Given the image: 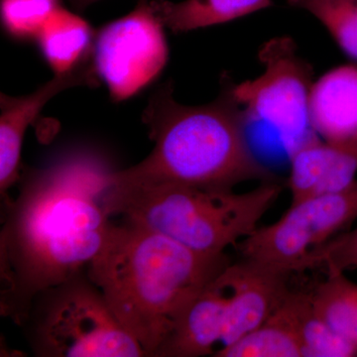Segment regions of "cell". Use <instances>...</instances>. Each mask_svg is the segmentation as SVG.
<instances>
[{
	"mask_svg": "<svg viewBox=\"0 0 357 357\" xmlns=\"http://www.w3.org/2000/svg\"><path fill=\"white\" fill-rule=\"evenodd\" d=\"M263 72L234 84V96L248 119L263 121L291 142V149L316 135L310 119L311 65L301 57L290 37H276L258 53ZM290 149V150H291Z\"/></svg>",
	"mask_w": 357,
	"mask_h": 357,
	"instance_id": "obj_6",
	"label": "cell"
},
{
	"mask_svg": "<svg viewBox=\"0 0 357 357\" xmlns=\"http://www.w3.org/2000/svg\"><path fill=\"white\" fill-rule=\"evenodd\" d=\"M164 28L151 0H139L128 15L96 34L93 65L112 100H128L159 76L169 55Z\"/></svg>",
	"mask_w": 357,
	"mask_h": 357,
	"instance_id": "obj_8",
	"label": "cell"
},
{
	"mask_svg": "<svg viewBox=\"0 0 357 357\" xmlns=\"http://www.w3.org/2000/svg\"><path fill=\"white\" fill-rule=\"evenodd\" d=\"M234 86L225 76L220 96L203 105L178 102L171 81L160 86L142 114L153 149L136 165L114 171L109 184H177L229 191L249 181L278 183L251 148L248 117L234 98Z\"/></svg>",
	"mask_w": 357,
	"mask_h": 357,
	"instance_id": "obj_2",
	"label": "cell"
},
{
	"mask_svg": "<svg viewBox=\"0 0 357 357\" xmlns=\"http://www.w3.org/2000/svg\"><path fill=\"white\" fill-rule=\"evenodd\" d=\"M356 178L357 137L330 142L312 135L290 150L292 204L338 191Z\"/></svg>",
	"mask_w": 357,
	"mask_h": 357,
	"instance_id": "obj_11",
	"label": "cell"
},
{
	"mask_svg": "<svg viewBox=\"0 0 357 357\" xmlns=\"http://www.w3.org/2000/svg\"><path fill=\"white\" fill-rule=\"evenodd\" d=\"M217 357H304L291 291L266 321L234 344L220 347Z\"/></svg>",
	"mask_w": 357,
	"mask_h": 357,
	"instance_id": "obj_16",
	"label": "cell"
},
{
	"mask_svg": "<svg viewBox=\"0 0 357 357\" xmlns=\"http://www.w3.org/2000/svg\"><path fill=\"white\" fill-rule=\"evenodd\" d=\"M290 274L246 258L225 267L218 275L229 296L220 347L234 344L269 319L290 292L287 283Z\"/></svg>",
	"mask_w": 357,
	"mask_h": 357,
	"instance_id": "obj_9",
	"label": "cell"
},
{
	"mask_svg": "<svg viewBox=\"0 0 357 357\" xmlns=\"http://www.w3.org/2000/svg\"><path fill=\"white\" fill-rule=\"evenodd\" d=\"M328 274L310 294L314 311L335 332L357 344V284L342 272Z\"/></svg>",
	"mask_w": 357,
	"mask_h": 357,
	"instance_id": "obj_17",
	"label": "cell"
},
{
	"mask_svg": "<svg viewBox=\"0 0 357 357\" xmlns=\"http://www.w3.org/2000/svg\"><path fill=\"white\" fill-rule=\"evenodd\" d=\"M229 297L218 276L185 307L155 357L213 356L225 335Z\"/></svg>",
	"mask_w": 357,
	"mask_h": 357,
	"instance_id": "obj_12",
	"label": "cell"
},
{
	"mask_svg": "<svg viewBox=\"0 0 357 357\" xmlns=\"http://www.w3.org/2000/svg\"><path fill=\"white\" fill-rule=\"evenodd\" d=\"M281 192L278 183L244 192L177 184H109L105 202L112 217L119 215L202 255H222L259 227Z\"/></svg>",
	"mask_w": 357,
	"mask_h": 357,
	"instance_id": "obj_4",
	"label": "cell"
},
{
	"mask_svg": "<svg viewBox=\"0 0 357 357\" xmlns=\"http://www.w3.org/2000/svg\"><path fill=\"white\" fill-rule=\"evenodd\" d=\"M68 1L77 10L83 11L84 9L88 8L89 6H91V4L96 3V2L100 1V0H68Z\"/></svg>",
	"mask_w": 357,
	"mask_h": 357,
	"instance_id": "obj_22",
	"label": "cell"
},
{
	"mask_svg": "<svg viewBox=\"0 0 357 357\" xmlns=\"http://www.w3.org/2000/svg\"><path fill=\"white\" fill-rule=\"evenodd\" d=\"M357 220V178L351 185L297 204L277 222L257 229L237 246L243 258L284 271H305L312 249L344 231Z\"/></svg>",
	"mask_w": 357,
	"mask_h": 357,
	"instance_id": "obj_7",
	"label": "cell"
},
{
	"mask_svg": "<svg viewBox=\"0 0 357 357\" xmlns=\"http://www.w3.org/2000/svg\"><path fill=\"white\" fill-rule=\"evenodd\" d=\"M229 264L225 255H202L123 218L110 223L86 273L146 356L155 357L185 307Z\"/></svg>",
	"mask_w": 357,
	"mask_h": 357,
	"instance_id": "obj_3",
	"label": "cell"
},
{
	"mask_svg": "<svg viewBox=\"0 0 357 357\" xmlns=\"http://www.w3.org/2000/svg\"><path fill=\"white\" fill-rule=\"evenodd\" d=\"M304 357L357 356V344L326 325L314 311L310 294L291 293Z\"/></svg>",
	"mask_w": 357,
	"mask_h": 357,
	"instance_id": "obj_18",
	"label": "cell"
},
{
	"mask_svg": "<svg viewBox=\"0 0 357 357\" xmlns=\"http://www.w3.org/2000/svg\"><path fill=\"white\" fill-rule=\"evenodd\" d=\"M157 17L174 33L223 24L273 6V0H151Z\"/></svg>",
	"mask_w": 357,
	"mask_h": 357,
	"instance_id": "obj_14",
	"label": "cell"
},
{
	"mask_svg": "<svg viewBox=\"0 0 357 357\" xmlns=\"http://www.w3.org/2000/svg\"><path fill=\"white\" fill-rule=\"evenodd\" d=\"M287 3L312 14L345 55L357 61V0H287Z\"/></svg>",
	"mask_w": 357,
	"mask_h": 357,
	"instance_id": "obj_19",
	"label": "cell"
},
{
	"mask_svg": "<svg viewBox=\"0 0 357 357\" xmlns=\"http://www.w3.org/2000/svg\"><path fill=\"white\" fill-rule=\"evenodd\" d=\"M319 265H325L328 273H345L347 270L357 269V225L310 251L305 270Z\"/></svg>",
	"mask_w": 357,
	"mask_h": 357,
	"instance_id": "obj_21",
	"label": "cell"
},
{
	"mask_svg": "<svg viewBox=\"0 0 357 357\" xmlns=\"http://www.w3.org/2000/svg\"><path fill=\"white\" fill-rule=\"evenodd\" d=\"M93 52L74 70L55 75L30 95L15 98L1 93L0 98V192L6 194L20 178L21 150L28 126L54 96L76 86H98Z\"/></svg>",
	"mask_w": 357,
	"mask_h": 357,
	"instance_id": "obj_10",
	"label": "cell"
},
{
	"mask_svg": "<svg viewBox=\"0 0 357 357\" xmlns=\"http://www.w3.org/2000/svg\"><path fill=\"white\" fill-rule=\"evenodd\" d=\"M24 326L36 356H146L86 269L38 294Z\"/></svg>",
	"mask_w": 357,
	"mask_h": 357,
	"instance_id": "obj_5",
	"label": "cell"
},
{
	"mask_svg": "<svg viewBox=\"0 0 357 357\" xmlns=\"http://www.w3.org/2000/svg\"><path fill=\"white\" fill-rule=\"evenodd\" d=\"M112 171L100 155L75 149L25 176L0 236V307L14 323L24 326L35 297L86 270L102 248Z\"/></svg>",
	"mask_w": 357,
	"mask_h": 357,
	"instance_id": "obj_1",
	"label": "cell"
},
{
	"mask_svg": "<svg viewBox=\"0 0 357 357\" xmlns=\"http://www.w3.org/2000/svg\"><path fill=\"white\" fill-rule=\"evenodd\" d=\"M356 342H357V335H356Z\"/></svg>",
	"mask_w": 357,
	"mask_h": 357,
	"instance_id": "obj_23",
	"label": "cell"
},
{
	"mask_svg": "<svg viewBox=\"0 0 357 357\" xmlns=\"http://www.w3.org/2000/svg\"><path fill=\"white\" fill-rule=\"evenodd\" d=\"M61 0H1L2 25L16 39H36Z\"/></svg>",
	"mask_w": 357,
	"mask_h": 357,
	"instance_id": "obj_20",
	"label": "cell"
},
{
	"mask_svg": "<svg viewBox=\"0 0 357 357\" xmlns=\"http://www.w3.org/2000/svg\"><path fill=\"white\" fill-rule=\"evenodd\" d=\"M95 33L81 16L62 6L54 10L35 39L55 75L74 70L93 51Z\"/></svg>",
	"mask_w": 357,
	"mask_h": 357,
	"instance_id": "obj_15",
	"label": "cell"
},
{
	"mask_svg": "<svg viewBox=\"0 0 357 357\" xmlns=\"http://www.w3.org/2000/svg\"><path fill=\"white\" fill-rule=\"evenodd\" d=\"M310 119L314 132L330 142L357 137V66L333 68L312 84Z\"/></svg>",
	"mask_w": 357,
	"mask_h": 357,
	"instance_id": "obj_13",
	"label": "cell"
}]
</instances>
